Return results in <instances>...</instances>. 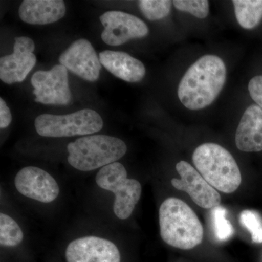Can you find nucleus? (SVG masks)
<instances>
[{
    "label": "nucleus",
    "instance_id": "nucleus-1",
    "mask_svg": "<svg viewBox=\"0 0 262 262\" xmlns=\"http://www.w3.org/2000/svg\"><path fill=\"white\" fill-rule=\"evenodd\" d=\"M227 77L225 62L214 55H206L188 69L178 89L179 100L190 110L211 105L223 89Z\"/></svg>",
    "mask_w": 262,
    "mask_h": 262
},
{
    "label": "nucleus",
    "instance_id": "nucleus-2",
    "mask_svg": "<svg viewBox=\"0 0 262 262\" xmlns=\"http://www.w3.org/2000/svg\"><path fill=\"white\" fill-rule=\"evenodd\" d=\"M160 235L169 246L189 250L201 244L203 227L198 215L185 202L169 198L159 210Z\"/></svg>",
    "mask_w": 262,
    "mask_h": 262
},
{
    "label": "nucleus",
    "instance_id": "nucleus-3",
    "mask_svg": "<svg viewBox=\"0 0 262 262\" xmlns=\"http://www.w3.org/2000/svg\"><path fill=\"white\" fill-rule=\"evenodd\" d=\"M192 161L202 177L220 192L230 194L241 184L238 165L223 146L214 143L202 144L194 150Z\"/></svg>",
    "mask_w": 262,
    "mask_h": 262
},
{
    "label": "nucleus",
    "instance_id": "nucleus-4",
    "mask_svg": "<svg viewBox=\"0 0 262 262\" xmlns=\"http://www.w3.org/2000/svg\"><path fill=\"white\" fill-rule=\"evenodd\" d=\"M68 162L73 168L91 171L103 168L122 158L127 151L125 143L105 135L84 136L67 146Z\"/></svg>",
    "mask_w": 262,
    "mask_h": 262
},
{
    "label": "nucleus",
    "instance_id": "nucleus-5",
    "mask_svg": "<svg viewBox=\"0 0 262 262\" xmlns=\"http://www.w3.org/2000/svg\"><path fill=\"white\" fill-rule=\"evenodd\" d=\"M103 124L99 114L91 108L66 115L43 114L34 122L39 135L52 138L91 135L101 130Z\"/></svg>",
    "mask_w": 262,
    "mask_h": 262
},
{
    "label": "nucleus",
    "instance_id": "nucleus-6",
    "mask_svg": "<svg viewBox=\"0 0 262 262\" xmlns=\"http://www.w3.org/2000/svg\"><path fill=\"white\" fill-rule=\"evenodd\" d=\"M127 177L123 165L115 162L101 168L96 178L98 187L115 194L114 212L122 220L132 214L141 194L140 183Z\"/></svg>",
    "mask_w": 262,
    "mask_h": 262
},
{
    "label": "nucleus",
    "instance_id": "nucleus-7",
    "mask_svg": "<svg viewBox=\"0 0 262 262\" xmlns=\"http://www.w3.org/2000/svg\"><path fill=\"white\" fill-rule=\"evenodd\" d=\"M36 102L43 104L67 105L72 99L68 72L65 67L56 65L50 71H39L31 79Z\"/></svg>",
    "mask_w": 262,
    "mask_h": 262
},
{
    "label": "nucleus",
    "instance_id": "nucleus-8",
    "mask_svg": "<svg viewBox=\"0 0 262 262\" xmlns=\"http://www.w3.org/2000/svg\"><path fill=\"white\" fill-rule=\"evenodd\" d=\"M104 29L101 39L108 46H121L133 39L145 37L149 34L147 25L135 15L111 10L100 16Z\"/></svg>",
    "mask_w": 262,
    "mask_h": 262
},
{
    "label": "nucleus",
    "instance_id": "nucleus-9",
    "mask_svg": "<svg viewBox=\"0 0 262 262\" xmlns=\"http://www.w3.org/2000/svg\"><path fill=\"white\" fill-rule=\"evenodd\" d=\"M177 170L181 179H173L171 184L179 190L187 192L198 206L206 209L220 206L221 196L201 173L187 162H179Z\"/></svg>",
    "mask_w": 262,
    "mask_h": 262
},
{
    "label": "nucleus",
    "instance_id": "nucleus-10",
    "mask_svg": "<svg viewBox=\"0 0 262 262\" xmlns=\"http://www.w3.org/2000/svg\"><path fill=\"white\" fill-rule=\"evenodd\" d=\"M34 49L35 45L31 38H15L13 53L0 58L1 80L8 84L23 82L37 63Z\"/></svg>",
    "mask_w": 262,
    "mask_h": 262
},
{
    "label": "nucleus",
    "instance_id": "nucleus-11",
    "mask_svg": "<svg viewBox=\"0 0 262 262\" xmlns=\"http://www.w3.org/2000/svg\"><path fill=\"white\" fill-rule=\"evenodd\" d=\"M61 65L81 78L95 82L99 78L101 63L91 43L87 39L76 40L59 57Z\"/></svg>",
    "mask_w": 262,
    "mask_h": 262
},
{
    "label": "nucleus",
    "instance_id": "nucleus-12",
    "mask_svg": "<svg viewBox=\"0 0 262 262\" xmlns=\"http://www.w3.org/2000/svg\"><path fill=\"white\" fill-rule=\"evenodd\" d=\"M17 190L23 195L42 203H51L59 194V187L48 172L37 167L24 168L15 179Z\"/></svg>",
    "mask_w": 262,
    "mask_h": 262
},
{
    "label": "nucleus",
    "instance_id": "nucleus-13",
    "mask_svg": "<svg viewBox=\"0 0 262 262\" xmlns=\"http://www.w3.org/2000/svg\"><path fill=\"white\" fill-rule=\"evenodd\" d=\"M66 258L67 262H120V253L111 241L89 236L71 242Z\"/></svg>",
    "mask_w": 262,
    "mask_h": 262
},
{
    "label": "nucleus",
    "instance_id": "nucleus-14",
    "mask_svg": "<svg viewBox=\"0 0 262 262\" xmlns=\"http://www.w3.org/2000/svg\"><path fill=\"white\" fill-rule=\"evenodd\" d=\"M236 146L241 151H262V108L251 105L246 108L235 134Z\"/></svg>",
    "mask_w": 262,
    "mask_h": 262
},
{
    "label": "nucleus",
    "instance_id": "nucleus-15",
    "mask_svg": "<svg viewBox=\"0 0 262 262\" xmlns=\"http://www.w3.org/2000/svg\"><path fill=\"white\" fill-rule=\"evenodd\" d=\"M101 65L117 78L138 82L144 78L146 69L142 62L125 52L104 51L99 53Z\"/></svg>",
    "mask_w": 262,
    "mask_h": 262
},
{
    "label": "nucleus",
    "instance_id": "nucleus-16",
    "mask_svg": "<svg viewBox=\"0 0 262 262\" xmlns=\"http://www.w3.org/2000/svg\"><path fill=\"white\" fill-rule=\"evenodd\" d=\"M66 5L62 0H24L19 8V17L25 23L46 25L64 16Z\"/></svg>",
    "mask_w": 262,
    "mask_h": 262
},
{
    "label": "nucleus",
    "instance_id": "nucleus-17",
    "mask_svg": "<svg viewBox=\"0 0 262 262\" xmlns=\"http://www.w3.org/2000/svg\"><path fill=\"white\" fill-rule=\"evenodd\" d=\"M236 18L241 27L252 29L262 20V0H234Z\"/></svg>",
    "mask_w": 262,
    "mask_h": 262
},
{
    "label": "nucleus",
    "instance_id": "nucleus-18",
    "mask_svg": "<svg viewBox=\"0 0 262 262\" xmlns=\"http://www.w3.org/2000/svg\"><path fill=\"white\" fill-rule=\"evenodd\" d=\"M24 239L21 229L9 215L0 214V244L2 246L13 247L18 246Z\"/></svg>",
    "mask_w": 262,
    "mask_h": 262
},
{
    "label": "nucleus",
    "instance_id": "nucleus-19",
    "mask_svg": "<svg viewBox=\"0 0 262 262\" xmlns=\"http://www.w3.org/2000/svg\"><path fill=\"white\" fill-rule=\"evenodd\" d=\"M173 2L169 0H141L139 6L141 13L150 20H160L168 16Z\"/></svg>",
    "mask_w": 262,
    "mask_h": 262
},
{
    "label": "nucleus",
    "instance_id": "nucleus-20",
    "mask_svg": "<svg viewBox=\"0 0 262 262\" xmlns=\"http://www.w3.org/2000/svg\"><path fill=\"white\" fill-rule=\"evenodd\" d=\"M211 213L215 237L221 241H225L230 238L234 233V229L227 219V210L220 206L213 208Z\"/></svg>",
    "mask_w": 262,
    "mask_h": 262
},
{
    "label": "nucleus",
    "instance_id": "nucleus-21",
    "mask_svg": "<svg viewBox=\"0 0 262 262\" xmlns=\"http://www.w3.org/2000/svg\"><path fill=\"white\" fill-rule=\"evenodd\" d=\"M173 4L177 10L190 13L198 18H206L209 13V3L206 0H175Z\"/></svg>",
    "mask_w": 262,
    "mask_h": 262
},
{
    "label": "nucleus",
    "instance_id": "nucleus-22",
    "mask_svg": "<svg viewBox=\"0 0 262 262\" xmlns=\"http://www.w3.org/2000/svg\"><path fill=\"white\" fill-rule=\"evenodd\" d=\"M239 222L251 232L253 242L262 243V221L257 213L245 210L241 213Z\"/></svg>",
    "mask_w": 262,
    "mask_h": 262
},
{
    "label": "nucleus",
    "instance_id": "nucleus-23",
    "mask_svg": "<svg viewBox=\"0 0 262 262\" xmlns=\"http://www.w3.org/2000/svg\"><path fill=\"white\" fill-rule=\"evenodd\" d=\"M248 91L253 101L262 108V75L256 76L250 80Z\"/></svg>",
    "mask_w": 262,
    "mask_h": 262
},
{
    "label": "nucleus",
    "instance_id": "nucleus-24",
    "mask_svg": "<svg viewBox=\"0 0 262 262\" xmlns=\"http://www.w3.org/2000/svg\"><path fill=\"white\" fill-rule=\"evenodd\" d=\"M12 121V115L9 107L3 98H0V127L5 128L10 125Z\"/></svg>",
    "mask_w": 262,
    "mask_h": 262
}]
</instances>
